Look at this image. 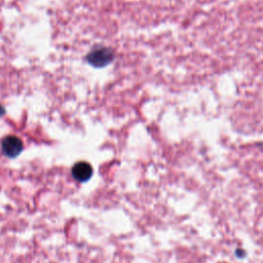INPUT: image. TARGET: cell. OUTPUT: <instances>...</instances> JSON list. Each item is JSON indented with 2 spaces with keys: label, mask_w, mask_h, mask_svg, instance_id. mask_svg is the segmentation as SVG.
<instances>
[{
  "label": "cell",
  "mask_w": 263,
  "mask_h": 263,
  "mask_svg": "<svg viewBox=\"0 0 263 263\" xmlns=\"http://www.w3.org/2000/svg\"><path fill=\"white\" fill-rule=\"evenodd\" d=\"M88 62L95 67H104L113 60V53L109 49H97L90 53L87 58Z\"/></svg>",
  "instance_id": "obj_1"
},
{
  "label": "cell",
  "mask_w": 263,
  "mask_h": 263,
  "mask_svg": "<svg viewBox=\"0 0 263 263\" xmlns=\"http://www.w3.org/2000/svg\"><path fill=\"white\" fill-rule=\"evenodd\" d=\"M3 152L9 157H16L23 150L22 140L17 136H8L2 141Z\"/></svg>",
  "instance_id": "obj_2"
},
{
  "label": "cell",
  "mask_w": 263,
  "mask_h": 263,
  "mask_svg": "<svg viewBox=\"0 0 263 263\" xmlns=\"http://www.w3.org/2000/svg\"><path fill=\"white\" fill-rule=\"evenodd\" d=\"M72 175L77 181H88L93 175V168L90 164L85 163V161H80V163H77L73 167Z\"/></svg>",
  "instance_id": "obj_3"
},
{
  "label": "cell",
  "mask_w": 263,
  "mask_h": 263,
  "mask_svg": "<svg viewBox=\"0 0 263 263\" xmlns=\"http://www.w3.org/2000/svg\"><path fill=\"white\" fill-rule=\"evenodd\" d=\"M5 112H6V110H5V108L2 106V105H0V116H2V115H4L5 114Z\"/></svg>",
  "instance_id": "obj_4"
}]
</instances>
